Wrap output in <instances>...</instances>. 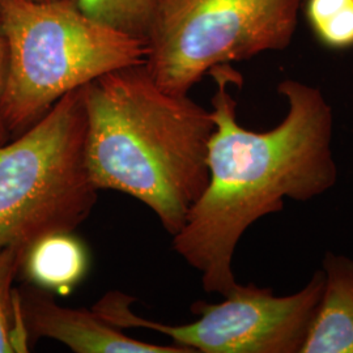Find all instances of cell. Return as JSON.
Wrapping results in <instances>:
<instances>
[{"instance_id":"obj_10","label":"cell","mask_w":353,"mask_h":353,"mask_svg":"<svg viewBox=\"0 0 353 353\" xmlns=\"http://www.w3.org/2000/svg\"><path fill=\"white\" fill-rule=\"evenodd\" d=\"M21 259L20 249H0V353L28 352L29 336L20 310L19 290L12 287Z\"/></svg>"},{"instance_id":"obj_4","label":"cell","mask_w":353,"mask_h":353,"mask_svg":"<svg viewBox=\"0 0 353 353\" xmlns=\"http://www.w3.org/2000/svg\"><path fill=\"white\" fill-rule=\"evenodd\" d=\"M100 189L87 165L81 88L0 145V249L23 254L51 234L72 233L92 214Z\"/></svg>"},{"instance_id":"obj_9","label":"cell","mask_w":353,"mask_h":353,"mask_svg":"<svg viewBox=\"0 0 353 353\" xmlns=\"http://www.w3.org/2000/svg\"><path fill=\"white\" fill-rule=\"evenodd\" d=\"M20 270L33 285L65 294L84 276L87 254L71 233L51 234L26 249Z\"/></svg>"},{"instance_id":"obj_2","label":"cell","mask_w":353,"mask_h":353,"mask_svg":"<svg viewBox=\"0 0 353 353\" xmlns=\"http://www.w3.org/2000/svg\"><path fill=\"white\" fill-rule=\"evenodd\" d=\"M81 94L94 185L137 198L176 236L208 185L211 110L166 92L144 64L101 76Z\"/></svg>"},{"instance_id":"obj_1","label":"cell","mask_w":353,"mask_h":353,"mask_svg":"<svg viewBox=\"0 0 353 353\" xmlns=\"http://www.w3.org/2000/svg\"><path fill=\"white\" fill-rule=\"evenodd\" d=\"M214 130L208 145L210 179L173 236L174 252L196 270L203 290L227 297L239 285L233 256L241 237L259 219L283 212L284 201L310 202L338 182L332 150L334 112L323 92L300 80L278 85L287 114L278 126H241L229 87L241 83L230 64L211 70Z\"/></svg>"},{"instance_id":"obj_6","label":"cell","mask_w":353,"mask_h":353,"mask_svg":"<svg viewBox=\"0 0 353 353\" xmlns=\"http://www.w3.org/2000/svg\"><path fill=\"white\" fill-rule=\"evenodd\" d=\"M325 287L321 270L303 290L276 296L270 287L240 284L217 303L196 301V319L170 326L137 316L132 297L110 292L93 306L106 322L118 328H147L172 338L192 353H303L314 323Z\"/></svg>"},{"instance_id":"obj_11","label":"cell","mask_w":353,"mask_h":353,"mask_svg":"<svg viewBox=\"0 0 353 353\" xmlns=\"http://www.w3.org/2000/svg\"><path fill=\"white\" fill-rule=\"evenodd\" d=\"M305 12L323 46L332 50L353 48V0H306Z\"/></svg>"},{"instance_id":"obj_3","label":"cell","mask_w":353,"mask_h":353,"mask_svg":"<svg viewBox=\"0 0 353 353\" xmlns=\"http://www.w3.org/2000/svg\"><path fill=\"white\" fill-rule=\"evenodd\" d=\"M0 32L8 135L23 134L67 93L147 59L144 38L92 19L76 0H0Z\"/></svg>"},{"instance_id":"obj_7","label":"cell","mask_w":353,"mask_h":353,"mask_svg":"<svg viewBox=\"0 0 353 353\" xmlns=\"http://www.w3.org/2000/svg\"><path fill=\"white\" fill-rule=\"evenodd\" d=\"M20 310L29 339L61 341L76 353H192L172 344H153L130 338L93 309L64 307L50 290L30 285L19 292Z\"/></svg>"},{"instance_id":"obj_12","label":"cell","mask_w":353,"mask_h":353,"mask_svg":"<svg viewBox=\"0 0 353 353\" xmlns=\"http://www.w3.org/2000/svg\"><path fill=\"white\" fill-rule=\"evenodd\" d=\"M92 19L127 34L147 37L160 0H76Z\"/></svg>"},{"instance_id":"obj_14","label":"cell","mask_w":353,"mask_h":353,"mask_svg":"<svg viewBox=\"0 0 353 353\" xmlns=\"http://www.w3.org/2000/svg\"><path fill=\"white\" fill-rule=\"evenodd\" d=\"M37 1H39V0H37Z\"/></svg>"},{"instance_id":"obj_8","label":"cell","mask_w":353,"mask_h":353,"mask_svg":"<svg viewBox=\"0 0 353 353\" xmlns=\"http://www.w3.org/2000/svg\"><path fill=\"white\" fill-rule=\"evenodd\" d=\"M325 287L303 353H353V259L327 252Z\"/></svg>"},{"instance_id":"obj_13","label":"cell","mask_w":353,"mask_h":353,"mask_svg":"<svg viewBox=\"0 0 353 353\" xmlns=\"http://www.w3.org/2000/svg\"><path fill=\"white\" fill-rule=\"evenodd\" d=\"M6 71H7V49H6L4 38H3L1 32H0V101H1L3 88H4ZM8 138H10V135H8L6 127L3 125V119H1V114H0V145L6 144L8 141Z\"/></svg>"},{"instance_id":"obj_5","label":"cell","mask_w":353,"mask_h":353,"mask_svg":"<svg viewBox=\"0 0 353 353\" xmlns=\"http://www.w3.org/2000/svg\"><path fill=\"white\" fill-rule=\"evenodd\" d=\"M301 7L303 0H160L144 65L166 92L189 94L217 65L285 50Z\"/></svg>"}]
</instances>
